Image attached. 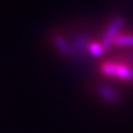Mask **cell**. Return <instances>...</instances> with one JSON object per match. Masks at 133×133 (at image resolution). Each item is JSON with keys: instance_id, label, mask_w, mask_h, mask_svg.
<instances>
[{"instance_id": "6da1fadb", "label": "cell", "mask_w": 133, "mask_h": 133, "mask_svg": "<svg viewBox=\"0 0 133 133\" xmlns=\"http://www.w3.org/2000/svg\"><path fill=\"white\" fill-rule=\"evenodd\" d=\"M113 42L114 44L122 45V47H133V33L116 35L113 39Z\"/></svg>"}]
</instances>
